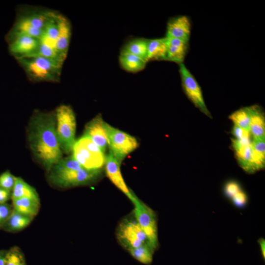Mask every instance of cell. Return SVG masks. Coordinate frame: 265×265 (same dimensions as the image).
<instances>
[{"label": "cell", "instance_id": "obj_16", "mask_svg": "<svg viewBox=\"0 0 265 265\" xmlns=\"http://www.w3.org/2000/svg\"><path fill=\"white\" fill-rule=\"evenodd\" d=\"M105 124L101 115H98L85 125L83 133L104 153L108 146Z\"/></svg>", "mask_w": 265, "mask_h": 265}, {"label": "cell", "instance_id": "obj_7", "mask_svg": "<svg viewBox=\"0 0 265 265\" xmlns=\"http://www.w3.org/2000/svg\"><path fill=\"white\" fill-rule=\"evenodd\" d=\"M109 152L120 162L138 147L136 139L129 134L115 128L105 122Z\"/></svg>", "mask_w": 265, "mask_h": 265}, {"label": "cell", "instance_id": "obj_29", "mask_svg": "<svg viewBox=\"0 0 265 265\" xmlns=\"http://www.w3.org/2000/svg\"><path fill=\"white\" fill-rule=\"evenodd\" d=\"M15 180V176L6 170L0 174V187L12 191Z\"/></svg>", "mask_w": 265, "mask_h": 265}, {"label": "cell", "instance_id": "obj_21", "mask_svg": "<svg viewBox=\"0 0 265 265\" xmlns=\"http://www.w3.org/2000/svg\"><path fill=\"white\" fill-rule=\"evenodd\" d=\"M33 217L20 213L13 209L1 229L9 232H17L27 227Z\"/></svg>", "mask_w": 265, "mask_h": 265}, {"label": "cell", "instance_id": "obj_18", "mask_svg": "<svg viewBox=\"0 0 265 265\" xmlns=\"http://www.w3.org/2000/svg\"><path fill=\"white\" fill-rule=\"evenodd\" d=\"M166 61L183 63L188 51L189 42L181 39L166 38Z\"/></svg>", "mask_w": 265, "mask_h": 265}, {"label": "cell", "instance_id": "obj_12", "mask_svg": "<svg viewBox=\"0 0 265 265\" xmlns=\"http://www.w3.org/2000/svg\"><path fill=\"white\" fill-rule=\"evenodd\" d=\"M232 141L239 164L245 171L252 174L264 167L265 158L254 151L252 143L244 146L239 144L235 139H233Z\"/></svg>", "mask_w": 265, "mask_h": 265}, {"label": "cell", "instance_id": "obj_2", "mask_svg": "<svg viewBox=\"0 0 265 265\" xmlns=\"http://www.w3.org/2000/svg\"><path fill=\"white\" fill-rule=\"evenodd\" d=\"M48 173V179L51 184L65 188L93 183L100 176L101 170L86 169L71 156L62 158Z\"/></svg>", "mask_w": 265, "mask_h": 265}, {"label": "cell", "instance_id": "obj_24", "mask_svg": "<svg viewBox=\"0 0 265 265\" xmlns=\"http://www.w3.org/2000/svg\"><path fill=\"white\" fill-rule=\"evenodd\" d=\"M148 41V39L143 38L133 39L124 45L120 53L131 54L147 61Z\"/></svg>", "mask_w": 265, "mask_h": 265}, {"label": "cell", "instance_id": "obj_17", "mask_svg": "<svg viewBox=\"0 0 265 265\" xmlns=\"http://www.w3.org/2000/svg\"><path fill=\"white\" fill-rule=\"evenodd\" d=\"M191 32L189 19L182 15L170 18L166 26V38L181 39L189 42Z\"/></svg>", "mask_w": 265, "mask_h": 265}, {"label": "cell", "instance_id": "obj_36", "mask_svg": "<svg viewBox=\"0 0 265 265\" xmlns=\"http://www.w3.org/2000/svg\"><path fill=\"white\" fill-rule=\"evenodd\" d=\"M258 243L261 247V252L263 259H265V240L263 238L258 239Z\"/></svg>", "mask_w": 265, "mask_h": 265}, {"label": "cell", "instance_id": "obj_30", "mask_svg": "<svg viewBox=\"0 0 265 265\" xmlns=\"http://www.w3.org/2000/svg\"><path fill=\"white\" fill-rule=\"evenodd\" d=\"M231 199L233 204L236 207L239 209L245 208L248 201L247 195L241 190L236 194Z\"/></svg>", "mask_w": 265, "mask_h": 265}, {"label": "cell", "instance_id": "obj_26", "mask_svg": "<svg viewBox=\"0 0 265 265\" xmlns=\"http://www.w3.org/2000/svg\"><path fill=\"white\" fill-rule=\"evenodd\" d=\"M128 251L134 259L143 264L149 265L153 261L155 251L148 244L129 249Z\"/></svg>", "mask_w": 265, "mask_h": 265}, {"label": "cell", "instance_id": "obj_23", "mask_svg": "<svg viewBox=\"0 0 265 265\" xmlns=\"http://www.w3.org/2000/svg\"><path fill=\"white\" fill-rule=\"evenodd\" d=\"M28 197L40 201L36 189L21 177H15V184L11 191V199Z\"/></svg>", "mask_w": 265, "mask_h": 265}, {"label": "cell", "instance_id": "obj_32", "mask_svg": "<svg viewBox=\"0 0 265 265\" xmlns=\"http://www.w3.org/2000/svg\"><path fill=\"white\" fill-rule=\"evenodd\" d=\"M13 210L12 206L5 203L0 204V229L6 221Z\"/></svg>", "mask_w": 265, "mask_h": 265}, {"label": "cell", "instance_id": "obj_6", "mask_svg": "<svg viewBox=\"0 0 265 265\" xmlns=\"http://www.w3.org/2000/svg\"><path fill=\"white\" fill-rule=\"evenodd\" d=\"M71 152L72 156L86 169L101 170L105 164V153L84 135L76 140Z\"/></svg>", "mask_w": 265, "mask_h": 265}, {"label": "cell", "instance_id": "obj_9", "mask_svg": "<svg viewBox=\"0 0 265 265\" xmlns=\"http://www.w3.org/2000/svg\"><path fill=\"white\" fill-rule=\"evenodd\" d=\"M179 65L182 86L185 94L196 107L209 117L212 118L197 81L183 63Z\"/></svg>", "mask_w": 265, "mask_h": 265}, {"label": "cell", "instance_id": "obj_1", "mask_svg": "<svg viewBox=\"0 0 265 265\" xmlns=\"http://www.w3.org/2000/svg\"><path fill=\"white\" fill-rule=\"evenodd\" d=\"M27 137L33 157L47 172L62 158L54 112L34 111L28 124Z\"/></svg>", "mask_w": 265, "mask_h": 265}, {"label": "cell", "instance_id": "obj_37", "mask_svg": "<svg viewBox=\"0 0 265 265\" xmlns=\"http://www.w3.org/2000/svg\"><path fill=\"white\" fill-rule=\"evenodd\" d=\"M6 250H0V265H4Z\"/></svg>", "mask_w": 265, "mask_h": 265}, {"label": "cell", "instance_id": "obj_4", "mask_svg": "<svg viewBox=\"0 0 265 265\" xmlns=\"http://www.w3.org/2000/svg\"><path fill=\"white\" fill-rule=\"evenodd\" d=\"M16 60L33 82H58L60 80L63 64L55 60L35 55Z\"/></svg>", "mask_w": 265, "mask_h": 265}, {"label": "cell", "instance_id": "obj_3", "mask_svg": "<svg viewBox=\"0 0 265 265\" xmlns=\"http://www.w3.org/2000/svg\"><path fill=\"white\" fill-rule=\"evenodd\" d=\"M55 12L37 7L25 6L21 8L6 38L27 35L39 39L47 23Z\"/></svg>", "mask_w": 265, "mask_h": 265}, {"label": "cell", "instance_id": "obj_35", "mask_svg": "<svg viewBox=\"0 0 265 265\" xmlns=\"http://www.w3.org/2000/svg\"><path fill=\"white\" fill-rule=\"evenodd\" d=\"M11 199V191L0 187V204L6 203Z\"/></svg>", "mask_w": 265, "mask_h": 265}, {"label": "cell", "instance_id": "obj_25", "mask_svg": "<svg viewBox=\"0 0 265 265\" xmlns=\"http://www.w3.org/2000/svg\"><path fill=\"white\" fill-rule=\"evenodd\" d=\"M119 61L121 67L130 73L141 71L145 68L147 63L139 57L126 53H120Z\"/></svg>", "mask_w": 265, "mask_h": 265}, {"label": "cell", "instance_id": "obj_20", "mask_svg": "<svg viewBox=\"0 0 265 265\" xmlns=\"http://www.w3.org/2000/svg\"><path fill=\"white\" fill-rule=\"evenodd\" d=\"M167 43L165 37L148 39L147 61L166 60Z\"/></svg>", "mask_w": 265, "mask_h": 265}, {"label": "cell", "instance_id": "obj_15", "mask_svg": "<svg viewBox=\"0 0 265 265\" xmlns=\"http://www.w3.org/2000/svg\"><path fill=\"white\" fill-rule=\"evenodd\" d=\"M57 35L56 50L64 61L67 56L72 35V26L69 19L61 14L56 15Z\"/></svg>", "mask_w": 265, "mask_h": 265}, {"label": "cell", "instance_id": "obj_27", "mask_svg": "<svg viewBox=\"0 0 265 265\" xmlns=\"http://www.w3.org/2000/svg\"><path fill=\"white\" fill-rule=\"evenodd\" d=\"M229 118L236 125L250 132L251 116L248 107L238 109L229 116Z\"/></svg>", "mask_w": 265, "mask_h": 265}, {"label": "cell", "instance_id": "obj_10", "mask_svg": "<svg viewBox=\"0 0 265 265\" xmlns=\"http://www.w3.org/2000/svg\"><path fill=\"white\" fill-rule=\"evenodd\" d=\"M56 12L48 21L39 39L38 51L34 56L38 55L55 60L63 64L64 61L59 56L56 50L57 25Z\"/></svg>", "mask_w": 265, "mask_h": 265}, {"label": "cell", "instance_id": "obj_8", "mask_svg": "<svg viewBox=\"0 0 265 265\" xmlns=\"http://www.w3.org/2000/svg\"><path fill=\"white\" fill-rule=\"evenodd\" d=\"M134 206L136 222L146 234L150 244L155 251L158 246V229L155 212L135 195L131 200Z\"/></svg>", "mask_w": 265, "mask_h": 265}, {"label": "cell", "instance_id": "obj_22", "mask_svg": "<svg viewBox=\"0 0 265 265\" xmlns=\"http://www.w3.org/2000/svg\"><path fill=\"white\" fill-rule=\"evenodd\" d=\"M12 200L13 209L25 215L34 218L39 211L40 201L28 197L20 198Z\"/></svg>", "mask_w": 265, "mask_h": 265}, {"label": "cell", "instance_id": "obj_31", "mask_svg": "<svg viewBox=\"0 0 265 265\" xmlns=\"http://www.w3.org/2000/svg\"><path fill=\"white\" fill-rule=\"evenodd\" d=\"M239 184L234 181L228 182L224 186V195L229 199H231L236 194L241 190Z\"/></svg>", "mask_w": 265, "mask_h": 265}, {"label": "cell", "instance_id": "obj_19", "mask_svg": "<svg viewBox=\"0 0 265 265\" xmlns=\"http://www.w3.org/2000/svg\"><path fill=\"white\" fill-rule=\"evenodd\" d=\"M250 116V132L253 138H265V121L262 108L257 105L248 106Z\"/></svg>", "mask_w": 265, "mask_h": 265}, {"label": "cell", "instance_id": "obj_11", "mask_svg": "<svg viewBox=\"0 0 265 265\" xmlns=\"http://www.w3.org/2000/svg\"><path fill=\"white\" fill-rule=\"evenodd\" d=\"M118 237L127 250L143 244H148L151 247L146 234L136 221L127 220L123 222L119 227Z\"/></svg>", "mask_w": 265, "mask_h": 265}, {"label": "cell", "instance_id": "obj_13", "mask_svg": "<svg viewBox=\"0 0 265 265\" xmlns=\"http://www.w3.org/2000/svg\"><path fill=\"white\" fill-rule=\"evenodd\" d=\"M8 50L16 59L34 56L39 45V39L27 35H18L6 38Z\"/></svg>", "mask_w": 265, "mask_h": 265}, {"label": "cell", "instance_id": "obj_14", "mask_svg": "<svg viewBox=\"0 0 265 265\" xmlns=\"http://www.w3.org/2000/svg\"><path fill=\"white\" fill-rule=\"evenodd\" d=\"M120 162L114 156L108 153L106 156L105 169L106 174L112 183L131 201L135 194L127 186L120 170Z\"/></svg>", "mask_w": 265, "mask_h": 265}, {"label": "cell", "instance_id": "obj_5", "mask_svg": "<svg viewBox=\"0 0 265 265\" xmlns=\"http://www.w3.org/2000/svg\"><path fill=\"white\" fill-rule=\"evenodd\" d=\"M56 130L63 152H72L76 142V119L74 111L69 105H61L54 112Z\"/></svg>", "mask_w": 265, "mask_h": 265}, {"label": "cell", "instance_id": "obj_34", "mask_svg": "<svg viewBox=\"0 0 265 265\" xmlns=\"http://www.w3.org/2000/svg\"><path fill=\"white\" fill-rule=\"evenodd\" d=\"M232 133L236 137V139H241L246 138H250V132L246 131L236 125L234 126Z\"/></svg>", "mask_w": 265, "mask_h": 265}, {"label": "cell", "instance_id": "obj_28", "mask_svg": "<svg viewBox=\"0 0 265 265\" xmlns=\"http://www.w3.org/2000/svg\"><path fill=\"white\" fill-rule=\"evenodd\" d=\"M4 265H27L25 255L18 246L7 250Z\"/></svg>", "mask_w": 265, "mask_h": 265}, {"label": "cell", "instance_id": "obj_33", "mask_svg": "<svg viewBox=\"0 0 265 265\" xmlns=\"http://www.w3.org/2000/svg\"><path fill=\"white\" fill-rule=\"evenodd\" d=\"M252 147L256 153L265 158V138H253L252 140Z\"/></svg>", "mask_w": 265, "mask_h": 265}]
</instances>
